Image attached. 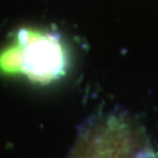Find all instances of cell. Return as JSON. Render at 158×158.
<instances>
[{"instance_id": "cell-1", "label": "cell", "mask_w": 158, "mask_h": 158, "mask_svg": "<svg viewBox=\"0 0 158 158\" xmlns=\"http://www.w3.org/2000/svg\"><path fill=\"white\" fill-rule=\"evenodd\" d=\"M67 64V52L60 36L39 29H20L0 52L1 73L23 75L41 85L60 79Z\"/></svg>"}, {"instance_id": "cell-2", "label": "cell", "mask_w": 158, "mask_h": 158, "mask_svg": "<svg viewBox=\"0 0 158 158\" xmlns=\"http://www.w3.org/2000/svg\"><path fill=\"white\" fill-rule=\"evenodd\" d=\"M70 158H155L141 130L122 116H108L85 129Z\"/></svg>"}]
</instances>
